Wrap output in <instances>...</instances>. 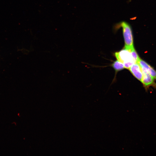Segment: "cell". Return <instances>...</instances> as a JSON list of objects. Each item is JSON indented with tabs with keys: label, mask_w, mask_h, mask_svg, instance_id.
I'll use <instances>...</instances> for the list:
<instances>
[{
	"label": "cell",
	"mask_w": 156,
	"mask_h": 156,
	"mask_svg": "<svg viewBox=\"0 0 156 156\" xmlns=\"http://www.w3.org/2000/svg\"><path fill=\"white\" fill-rule=\"evenodd\" d=\"M142 70L143 77L142 82L146 90L150 86L156 88V83L154 82V79L146 71Z\"/></svg>",
	"instance_id": "3957f363"
},
{
	"label": "cell",
	"mask_w": 156,
	"mask_h": 156,
	"mask_svg": "<svg viewBox=\"0 0 156 156\" xmlns=\"http://www.w3.org/2000/svg\"><path fill=\"white\" fill-rule=\"evenodd\" d=\"M115 55L118 60L123 63L125 68L129 69L132 65L136 63L130 50L125 48L115 53Z\"/></svg>",
	"instance_id": "7a4b0ae2"
},
{
	"label": "cell",
	"mask_w": 156,
	"mask_h": 156,
	"mask_svg": "<svg viewBox=\"0 0 156 156\" xmlns=\"http://www.w3.org/2000/svg\"><path fill=\"white\" fill-rule=\"evenodd\" d=\"M117 29L121 28L125 43V48L129 50L134 48L133 39L132 28L130 25L125 21L117 24Z\"/></svg>",
	"instance_id": "6da1fadb"
},
{
	"label": "cell",
	"mask_w": 156,
	"mask_h": 156,
	"mask_svg": "<svg viewBox=\"0 0 156 156\" xmlns=\"http://www.w3.org/2000/svg\"><path fill=\"white\" fill-rule=\"evenodd\" d=\"M132 55L136 63L138 62L140 59L134 48L130 49Z\"/></svg>",
	"instance_id": "52a82bcc"
},
{
	"label": "cell",
	"mask_w": 156,
	"mask_h": 156,
	"mask_svg": "<svg viewBox=\"0 0 156 156\" xmlns=\"http://www.w3.org/2000/svg\"><path fill=\"white\" fill-rule=\"evenodd\" d=\"M112 66L116 71L120 70L125 68L123 63L118 60L114 62L112 64Z\"/></svg>",
	"instance_id": "8992f818"
},
{
	"label": "cell",
	"mask_w": 156,
	"mask_h": 156,
	"mask_svg": "<svg viewBox=\"0 0 156 156\" xmlns=\"http://www.w3.org/2000/svg\"><path fill=\"white\" fill-rule=\"evenodd\" d=\"M133 75L138 80L142 82L143 77L142 68L138 62L132 65L129 68Z\"/></svg>",
	"instance_id": "277c9868"
},
{
	"label": "cell",
	"mask_w": 156,
	"mask_h": 156,
	"mask_svg": "<svg viewBox=\"0 0 156 156\" xmlns=\"http://www.w3.org/2000/svg\"><path fill=\"white\" fill-rule=\"evenodd\" d=\"M138 63L142 70L147 72L154 79H156V71L153 68L140 58L138 61Z\"/></svg>",
	"instance_id": "5b68a950"
}]
</instances>
